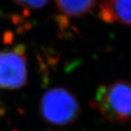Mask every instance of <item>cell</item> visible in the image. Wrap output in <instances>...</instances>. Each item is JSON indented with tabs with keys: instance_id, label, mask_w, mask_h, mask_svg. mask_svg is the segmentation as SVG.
Segmentation results:
<instances>
[{
	"instance_id": "7a4b0ae2",
	"label": "cell",
	"mask_w": 131,
	"mask_h": 131,
	"mask_svg": "<svg viewBox=\"0 0 131 131\" xmlns=\"http://www.w3.org/2000/svg\"><path fill=\"white\" fill-rule=\"evenodd\" d=\"M40 110L43 119L54 125L69 124L76 121L80 114L76 96L64 88H53L44 93Z\"/></svg>"
},
{
	"instance_id": "5b68a950",
	"label": "cell",
	"mask_w": 131,
	"mask_h": 131,
	"mask_svg": "<svg viewBox=\"0 0 131 131\" xmlns=\"http://www.w3.org/2000/svg\"><path fill=\"white\" fill-rule=\"evenodd\" d=\"M96 0H54L57 20L61 28L67 27L69 20L82 18L89 14Z\"/></svg>"
},
{
	"instance_id": "3957f363",
	"label": "cell",
	"mask_w": 131,
	"mask_h": 131,
	"mask_svg": "<svg viewBox=\"0 0 131 131\" xmlns=\"http://www.w3.org/2000/svg\"><path fill=\"white\" fill-rule=\"evenodd\" d=\"M27 58L22 44L0 50V89L19 90L27 83Z\"/></svg>"
},
{
	"instance_id": "277c9868",
	"label": "cell",
	"mask_w": 131,
	"mask_h": 131,
	"mask_svg": "<svg viewBox=\"0 0 131 131\" xmlns=\"http://www.w3.org/2000/svg\"><path fill=\"white\" fill-rule=\"evenodd\" d=\"M97 14L106 23L131 26V0H101Z\"/></svg>"
},
{
	"instance_id": "8992f818",
	"label": "cell",
	"mask_w": 131,
	"mask_h": 131,
	"mask_svg": "<svg viewBox=\"0 0 131 131\" xmlns=\"http://www.w3.org/2000/svg\"><path fill=\"white\" fill-rule=\"evenodd\" d=\"M14 4L26 13L42 9L47 4L49 0H12Z\"/></svg>"
},
{
	"instance_id": "6da1fadb",
	"label": "cell",
	"mask_w": 131,
	"mask_h": 131,
	"mask_svg": "<svg viewBox=\"0 0 131 131\" xmlns=\"http://www.w3.org/2000/svg\"><path fill=\"white\" fill-rule=\"evenodd\" d=\"M92 106L108 122L124 124L131 121V82L115 81L100 86Z\"/></svg>"
}]
</instances>
